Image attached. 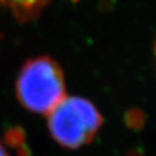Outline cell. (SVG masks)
<instances>
[{"label": "cell", "mask_w": 156, "mask_h": 156, "mask_svg": "<svg viewBox=\"0 0 156 156\" xmlns=\"http://www.w3.org/2000/svg\"><path fill=\"white\" fill-rule=\"evenodd\" d=\"M125 122L128 125L129 128L132 129H141L145 124V115L142 111L140 110H130L126 114Z\"/></svg>", "instance_id": "277c9868"}, {"label": "cell", "mask_w": 156, "mask_h": 156, "mask_svg": "<svg viewBox=\"0 0 156 156\" xmlns=\"http://www.w3.org/2000/svg\"><path fill=\"white\" fill-rule=\"evenodd\" d=\"M20 103L34 113L49 114L65 98V83L61 67L48 56L30 60L17 77Z\"/></svg>", "instance_id": "6da1fadb"}, {"label": "cell", "mask_w": 156, "mask_h": 156, "mask_svg": "<svg viewBox=\"0 0 156 156\" xmlns=\"http://www.w3.org/2000/svg\"><path fill=\"white\" fill-rule=\"evenodd\" d=\"M0 156H9L7 153V151L5 150V147H3L1 143H0Z\"/></svg>", "instance_id": "8992f818"}, {"label": "cell", "mask_w": 156, "mask_h": 156, "mask_svg": "<svg viewBox=\"0 0 156 156\" xmlns=\"http://www.w3.org/2000/svg\"><path fill=\"white\" fill-rule=\"evenodd\" d=\"M101 125L102 116L97 107L78 97H65L49 113L48 117L52 138L68 149H78L88 144Z\"/></svg>", "instance_id": "7a4b0ae2"}, {"label": "cell", "mask_w": 156, "mask_h": 156, "mask_svg": "<svg viewBox=\"0 0 156 156\" xmlns=\"http://www.w3.org/2000/svg\"><path fill=\"white\" fill-rule=\"evenodd\" d=\"M8 143L10 145L17 147L20 150H23V144H24V134L22 131L20 130H11V131L8 133Z\"/></svg>", "instance_id": "5b68a950"}, {"label": "cell", "mask_w": 156, "mask_h": 156, "mask_svg": "<svg viewBox=\"0 0 156 156\" xmlns=\"http://www.w3.org/2000/svg\"><path fill=\"white\" fill-rule=\"evenodd\" d=\"M154 50H155V56H156V40H155V44H154Z\"/></svg>", "instance_id": "52a82bcc"}, {"label": "cell", "mask_w": 156, "mask_h": 156, "mask_svg": "<svg viewBox=\"0 0 156 156\" xmlns=\"http://www.w3.org/2000/svg\"><path fill=\"white\" fill-rule=\"evenodd\" d=\"M9 5L20 17L34 16L41 9L48 0H0Z\"/></svg>", "instance_id": "3957f363"}]
</instances>
